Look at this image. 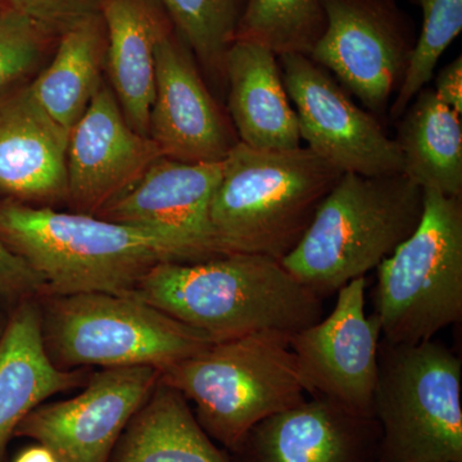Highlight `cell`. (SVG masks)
Segmentation results:
<instances>
[{
  "label": "cell",
  "mask_w": 462,
  "mask_h": 462,
  "mask_svg": "<svg viewBox=\"0 0 462 462\" xmlns=\"http://www.w3.org/2000/svg\"><path fill=\"white\" fill-rule=\"evenodd\" d=\"M0 239L38 273L45 296H130L158 263H199L158 231L9 199L0 202Z\"/></svg>",
  "instance_id": "1"
},
{
  "label": "cell",
  "mask_w": 462,
  "mask_h": 462,
  "mask_svg": "<svg viewBox=\"0 0 462 462\" xmlns=\"http://www.w3.org/2000/svg\"><path fill=\"white\" fill-rule=\"evenodd\" d=\"M130 296L215 342L261 331L291 336L322 318V298L300 284L281 261L260 254L161 263Z\"/></svg>",
  "instance_id": "2"
},
{
  "label": "cell",
  "mask_w": 462,
  "mask_h": 462,
  "mask_svg": "<svg viewBox=\"0 0 462 462\" xmlns=\"http://www.w3.org/2000/svg\"><path fill=\"white\" fill-rule=\"evenodd\" d=\"M342 175L309 147L257 151L239 142L224 160L209 208L218 254L282 261Z\"/></svg>",
  "instance_id": "3"
},
{
  "label": "cell",
  "mask_w": 462,
  "mask_h": 462,
  "mask_svg": "<svg viewBox=\"0 0 462 462\" xmlns=\"http://www.w3.org/2000/svg\"><path fill=\"white\" fill-rule=\"evenodd\" d=\"M424 211V189L403 173H343L296 248L281 261L320 298L376 269L410 238Z\"/></svg>",
  "instance_id": "4"
},
{
  "label": "cell",
  "mask_w": 462,
  "mask_h": 462,
  "mask_svg": "<svg viewBox=\"0 0 462 462\" xmlns=\"http://www.w3.org/2000/svg\"><path fill=\"white\" fill-rule=\"evenodd\" d=\"M291 334L261 331L212 343L161 373L196 406L197 421L227 452L249 430L306 400Z\"/></svg>",
  "instance_id": "5"
},
{
  "label": "cell",
  "mask_w": 462,
  "mask_h": 462,
  "mask_svg": "<svg viewBox=\"0 0 462 462\" xmlns=\"http://www.w3.org/2000/svg\"><path fill=\"white\" fill-rule=\"evenodd\" d=\"M45 351L60 370L167 367L215 343L134 296L81 293L39 298Z\"/></svg>",
  "instance_id": "6"
},
{
  "label": "cell",
  "mask_w": 462,
  "mask_h": 462,
  "mask_svg": "<svg viewBox=\"0 0 462 462\" xmlns=\"http://www.w3.org/2000/svg\"><path fill=\"white\" fill-rule=\"evenodd\" d=\"M462 364L437 340L379 346L373 415L384 462H462Z\"/></svg>",
  "instance_id": "7"
},
{
  "label": "cell",
  "mask_w": 462,
  "mask_h": 462,
  "mask_svg": "<svg viewBox=\"0 0 462 462\" xmlns=\"http://www.w3.org/2000/svg\"><path fill=\"white\" fill-rule=\"evenodd\" d=\"M374 309L385 342L433 339L462 318V199L425 188L420 224L376 267Z\"/></svg>",
  "instance_id": "8"
},
{
  "label": "cell",
  "mask_w": 462,
  "mask_h": 462,
  "mask_svg": "<svg viewBox=\"0 0 462 462\" xmlns=\"http://www.w3.org/2000/svg\"><path fill=\"white\" fill-rule=\"evenodd\" d=\"M327 26L310 58L374 116L387 114L409 69L416 36L397 0H321Z\"/></svg>",
  "instance_id": "9"
},
{
  "label": "cell",
  "mask_w": 462,
  "mask_h": 462,
  "mask_svg": "<svg viewBox=\"0 0 462 462\" xmlns=\"http://www.w3.org/2000/svg\"><path fill=\"white\" fill-rule=\"evenodd\" d=\"M278 60L307 147L342 173L369 178L403 173L396 141L375 116L356 105L329 71L302 54Z\"/></svg>",
  "instance_id": "10"
},
{
  "label": "cell",
  "mask_w": 462,
  "mask_h": 462,
  "mask_svg": "<svg viewBox=\"0 0 462 462\" xmlns=\"http://www.w3.org/2000/svg\"><path fill=\"white\" fill-rule=\"evenodd\" d=\"M365 276L340 288L333 311L291 334L289 346L307 393L374 418L382 325L365 312Z\"/></svg>",
  "instance_id": "11"
},
{
  "label": "cell",
  "mask_w": 462,
  "mask_h": 462,
  "mask_svg": "<svg viewBox=\"0 0 462 462\" xmlns=\"http://www.w3.org/2000/svg\"><path fill=\"white\" fill-rule=\"evenodd\" d=\"M160 376L152 366L102 369L91 374L78 396L33 409L14 437L47 447L60 462H108Z\"/></svg>",
  "instance_id": "12"
},
{
  "label": "cell",
  "mask_w": 462,
  "mask_h": 462,
  "mask_svg": "<svg viewBox=\"0 0 462 462\" xmlns=\"http://www.w3.org/2000/svg\"><path fill=\"white\" fill-rule=\"evenodd\" d=\"M162 157L151 136L127 123L114 91L102 84L69 132L67 200L75 212L96 216Z\"/></svg>",
  "instance_id": "13"
},
{
  "label": "cell",
  "mask_w": 462,
  "mask_h": 462,
  "mask_svg": "<svg viewBox=\"0 0 462 462\" xmlns=\"http://www.w3.org/2000/svg\"><path fill=\"white\" fill-rule=\"evenodd\" d=\"M191 54L175 30L158 42L149 136L170 160L220 162L238 144V135L207 89Z\"/></svg>",
  "instance_id": "14"
},
{
  "label": "cell",
  "mask_w": 462,
  "mask_h": 462,
  "mask_svg": "<svg viewBox=\"0 0 462 462\" xmlns=\"http://www.w3.org/2000/svg\"><path fill=\"white\" fill-rule=\"evenodd\" d=\"M223 169L224 160L184 163L160 158L96 216L165 234L189 249L199 261L221 256L212 234L209 208Z\"/></svg>",
  "instance_id": "15"
},
{
  "label": "cell",
  "mask_w": 462,
  "mask_h": 462,
  "mask_svg": "<svg viewBox=\"0 0 462 462\" xmlns=\"http://www.w3.org/2000/svg\"><path fill=\"white\" fill-rule=\"evenodd\" d=\"M379 422L321 397L263 419L227 452L231 462H379Z\"/></svg>",
  "instance_id": "16"
},
{
  "label": "cell",
  "mask_w": 462,
  "mask_h": 462,
  "mask_svg": "<svg viewBox=\"0 0 462 462\" xmlns=\"http://www.w3.org/2000/svg\"><path fill=\"white\" fill-rule=\"evenodd\" d=\"M69 135L29 83L0 94V193L32 206L67 200Z\"/></svg>",
  "instance_id": "17"
},
{
  "label": "cell",
  "mask_w": 462,
  "mask_h": 462,
  "mask_svg": "<svg viewBox=\"0 0 462 462\" xmlns=\"http://www.w3.org/2000/svg\"><path fill=\"white\" fill-rule=\"evenodd\" d=\"M84 369L60 370L51 363L42 334L39 298L18 303L0 337V462L18 425L48 398L84 387Z\"/></svg>",
  "instance_id": "18"
},
{
  "label": "cell",
  "mask_w": 462,
  "mask_h": 462,
  "mask_svg": "<svg viewBox=\"0 0 462 462\" xmlns=\"http://www.w3.org/2000/svg\"><path fill=\"white\" fill-rule=\"evenodd\" d=\"M227 108L240 143L257 151L302 147L278 57L256 42L234 41L224 60Z\"/></svg>",
  "instance_id": "19"
},
{
  "label": "cell",
  "mask_w": 462,
  "mask_h": 462,
  "mask_svg": "<svg viewBox=\"0 0 462 462\" xmlns=\"http://www.w3.org/2000/svg\"><path fill=\"white\" fill-rule=\"evenodd\" d=\"M106 66L116 98L134 130L149 136L158 42L173 25L158 0H102Z\"/></svg>",
  "instance_id": "20"
},
{
  "label": "cell",
  "mask_w": 462,
  "mask_h": 462,
  "mask_svg": "<svg viewBox=\"0 0 462 462\" xmlns=\"http://www.w3.org/2000/svg\"><path fill=\"white\" fill-rule=\"evenodd\" d=\"M108 462H231L203 430L180 392L158 382Z\"/></svg>",
  "instance_id": "21"
},
{
  "label": "cell",
  "mask_w": 462,
  "mask_h": 462,
  "mask_svg": "<svg viewBox=\"0 0 462 462\" xmlns=\"http://www.w3.org/2000/svg\"><path fill=\"white\" fill-rule=\"evenodd\" d=\"M396 141L403 175L422 189L462 199L461 116L424 88L404 109Z\"/></svg>",
  "instance_id": "22"
},
{
  "label": "cell",
  "mask_w": 462,
  "mask_h": 462,
  "mask_svg": "<svg viewBox=\"0 0 462 462\" xmlns=\"http://www.w3.org/2000/svg\"><path fill=\"white\" fill-rule=\"evenodd\" d=\"M106 51L105 21L94 14L60 36L53 60L29 83L39 105L69 133L103 84Z\"/></svg>",
  "instance_id": "23"
},
{
  "label": "cell",
  "mask_w": 462,
  "mask_h": 462,
  "mask_svg": "<svg viewBox=\"0 0 462 462\" xmlns=\"http://www.w3.org/2000/svg\"><path fill=\"white\" fill-rule=\"evenodd\" d=\"M325 26L321 0H247L234 41L256 42L276 57H309Z\"/></svg>",
  "instance_id": "24"
},
{
  "label": "cell",
  "mask_w": 462,
  "mask_h": 462,
  "mask_svg": "<svg viewBox=\"0 0 462 462\" xmlns=\"http://www.w3.org/2000/svg\"><path fill=\"white\" fill-rule=\"evenodd\" d=\"M200 65L225 80V54L247 0H158Z\"/></svg>",
  "instance_id": "25"
},
{
  "label": "cell",
  "mask_w": 462,
  "mask_h": 462,
  "mask_svg": "<svg viewBox=\"0 0 462 462\" xmlns=\"http://www.w3.org/2000/svg\"><path fill=\"white\" fill-rule=\"evenodd\" d=\"M421 9V32L389 114L397 120L436 75L438 60L462 32V0H411Z\"/></svg>",
  "instance_id": "26"
},
{
  "label": "cell",
  "mask_w": 462,
  "mask_h": 462,
  "mask_svg": "<svg viewBox=\"0 0 462 462\" xmlns=\"http://www.w3.org/2000/svg\"><path fill=\"white\" fill-rule=\"evenodd\" d=\"M53 41L29 18L0 7V94L25 80Z\"/></svg>",
  "instance_id": "27"
},
{
  "label": "cell",
  "mask_w": 462,
  "mask_h": 462,
  "mask_svg": "<svg viewBox=\"0 0 462 462\" xmlns=\"http://www.w3.org/2000/svg\"><path fill=\"white\" fill-rule=\"evenodd\" d=\"M100 2L102 0H2V7L29 18L58 41L81 21L100 14Z\"/></svg>",
  "instance_id": "28"
},
{
  "label": "cell",
  "mask_w": 462,
  "mask_h": 462,
  "mask_svg": "<svg viewBox=\"0 0 462 462\" xmlns=\"http://www.w3.org/2000/svg\"><path fill=\"white\" fill-rule=\"evenodd\" d=\"M42 296L45 285L38 273L0 239V300L17 306Z\"/></svg>",
  "instance_id": "29"
},
{
  "label": "cell",
  "mask_w": 462,
  "mask_h": 462,
  "mask_svg": "<svg viewBox=\"0 0 462 462\" xmlns=\"http://www.w3.org/2000/svg\"><path fill=\"white\" fill-rule=\"evenodd\" d=\"M434 78V93L440 102L462 115V57L443 67Z\"/></svg>",
  "instance_id": "30"
},
{
  "label": "cell",
  "mask_w": 462,
  "mask_h": 462,
  "mask_svg": "<svg viewBox=\"0 0 462 462\" xmlns=\"http://www.w3.org/2000/svg\"><path fill=\"white\" fill-rule=\"evenodd\" d=\"M14 462H58L56 456L47 447L38 445L26 448Z\"/></svg>",
  "instance_id": "31"
},
{
  "label": "cell",
  "mask_w": 462,
  "mask_h": 462,
  "mask_svg": "<svg viewBox=\"0 0 462 462\" xmlns=\"http://www.w3.org/2000/svg\"><path fill=\"white\" fill-rule=\"evenodd\" d=\"M5 324H2V322H0V337H2L3 330H5Z\"/></svg>",
  "instance_id": "32"
},
{
  "label": "cell",
  "mask_w": 462,
  "mask_h": 462,
  "mask_svg": "<svg viewBox=\"0 0 462 462\" xmlns=\"http://www.w3.org/2000/svg\"><path fill=\"white\" fill-rule=\"evenodd\" d=\"M0 7H2V0H0Z\"/></svg>",
  "instance_id": "33"
},
{
  "label": "cell",
  "mask_w": 462,
  "mask_h": 462,
  "mask_svg": "<svg viewBox=\"0 0 462 462\" xmlns=\"http://www.w3.org/2000/svg\"><path fill=\"white\" fill-rule=\"evenodd\" d=\"M379 462H384V461L380 460Z\"/></svg>",
  "instance_id": "34"
},
{
  "label": "cell",
  "mask_w": 462,
  "mask_h": 462,
  "mask_svg": "<svg viewBox=\"0 0 462 462\" xmlns=\"http://www.w3.org/2000/svg\"><path fill=\"white\" fill-rule=\"evenodd\" d=\"M58 462H60V461H58Z\"/></svg>",
  "instance_id": "35"
}]
</instances>
